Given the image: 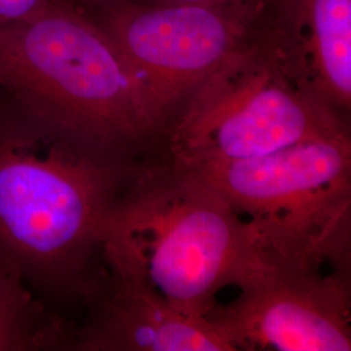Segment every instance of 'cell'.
I'll use <instances>...</instances> for the list:
<instances>
[{
  "instance_id": "obj_5",
  "label": "cell",
  "mask_w": 351,
  "mask_h": 351,
  "mask_svg": "<svg viewBox=\"0 0 351 351\" xmlns=\"http://www.w3.org/2000/svg\"><path fill=\"white\" fill-rule=\"evenodd\" d=\"M190 97L168 146L169 163L182 171L255 159L345 132L324 101L237 55Z\"/></svg>"
},
{
  "instance_id": "obj_1",
  "label": "cell",
  "mask_w": 351,
  "mask_h": 351,
  "mask_svg": "<svg viewBox=\"0 0 351 351\" xmlns=\"http://www.w3.org/2000/svg\"><path fill=\"white\" fill-rule=\"evenodd\" d=\"M136 168L0 93V269L62 314L86 307L106 275L107 221Z\"/></svg>"
},
{
  "instance_id": "obj_9",
  "label": "cell",
  "mask_w": 351,
  "mask_h": 351,
  "mask_svg": "<svg viewBox=\"0 0 351 351\" xmlns=\"http://www.w3.org/2000/svg\"><path fill=\"white\" fill-rule=\"evenodd\" d=\"M75 322L0 269V351L71 350Z\"/></svg>"
},
{
  "instance_id": "obj_8",
  "label": "cell",
  "mask_w": 351,
  "mask_h": 351,
  "mask_svg": "<svg viewBox=\"0 0 351 351\" xmlns=\"http://www.w3.org/2000/svg\"><path fill=\"white\" fill-rule=\"evenodd\" d=\"M77 324L75 351H236L208 317L180 313L134 280L106 271Z\"/></svg>"
},
{
  "instance_id": "obj_7",
  "label": "cell",
  "mask_w": 351,
  "mask_h": 351,
  "mask_svg": "<svg viewBox=\"0 0 351 351\" xmlns=\"http://www.w3.org/2000/svg\"><path fill=\"white\" fill-rule=\"evenodd\" d=\"M94 20L136 77L152 133L236 55L232 26L206 5L175 3L141 8L111 4Z\"/></svg>"
},
{
  "instance_id": "obj_3",
  "label": "cell",
  "mask_w": 351,
  "mask_h": 351,
  "mask_svg": "<svg viewBox=\"0 0 351 351\" xmlns=\"http://www.w3.org/2000/svg\"><path fill=\"white\" fill-rule=\"evenodd\" d=\"M0 93L64 134L129 159L154 134L123 53L62 0L0 29Z\"/></svg>"
},
{
  "instance_id": "obj_10",
  "label": "cell",
  "mask_w": 351,
  "mask_h": 351,
  "mask_svg": "<svg viewBox=\"0 0 351 351\" xmlns=\"http://www.w3.org/2000/svg\"><path fill=\"white\" fill-rule=\"evenodd\" d=\"M316 80L326 99L341 107L351 101V0H311Z\"/></svg>"
},
{
  "instance_id": "obj_2",
  "label": "cell",
  "mask_w": 351,
  "mask_h": 351,
  "mask_svg": "<svg viewBox=\"0 0 351 351\" xmlns=\"http://www.w3.org/2000/svg\"><path fill=\"white\" fill-rule=\"evenodd\" d=\"M250 220L188 172L168 163L136 168L103 237L111 275L134 280L180 313L207 317L221 289L263 261Z\"/></svg>"
},
{
  "instance_id": "obj_11",
  "label": "cell",
  "mask_w": 351,
  "mask_h": 351,
  "mask_svg": "<svg viewBox=\"0 0 351 351\" xmlns=\"http://www.w3.org/2000/svg\"><path fill=\"white\" fill-rule=\"evenodd\" d=\"M59 0H0V29L21 23Z\"/></svg>"
},
{
  "instance_id": "obj_4",
  "label": "cell",
  "mask_w": 351,
  "mask_h": 351,
  "mask_svg": "<svg viewBox=\"0 0 351 351\" xmlns=\"http://www.w3.org/2000/svg\"><path fill=\"white\" fill-rule=\"evenodd\" d=\"M185 172L239 215L250 216L264 250L349 264L351 146L346 130L255 159Z\"/></svg>"
},
{
  "instance_id": "obj_12",
  "label": "cell",
  "mask_w": 351,
  "mask_h": 351,
  "mask_svg": "<svg viewBox=\"0 0 351 351\" xmlns=\"http://www.w3.org/2000/svg\"><path fill=\"white\" fill-rule=\"evenodd\" d=\"M173 3H180V4H195V5H206L211 7L216 3L224 1V0H172Z\"/></svg>"
},
{
  "instance_id": "obj_6",
  "label": "cell",
  "mask_w": 351,
  "mask_h": 351,
  "mask_svg": "<svg viewBox=\"0 0 351 351\" xmlns=\"http://www.w3.org/2000/svg\"><path fill=\"white\" fill-rule=\"evenodd\" d=\"M326 264L349 267L264 250L239 297L207 317L236 350H351L349 271L326 274Z\"/></svg>"
}]
</instances>
